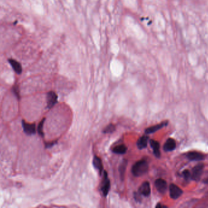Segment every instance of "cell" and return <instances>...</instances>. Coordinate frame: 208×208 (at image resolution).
Segmentation results:
<instances>
[{"label": "cell", "instance_id": "obj_1", "mask_svg": "<svg viewBox=\"0 0 208 208\" xmlns=\"http://www.w3.org/2000/svg\"><path fill=\"white\" fill-rule=\"evenodd\" d=\"M148 163L145 159H142L136 163L131 168V172L134 176L138 177L145 175L148 171Z\"/></svg>", "mask_w": 208, "mask_h": 208}, {"label": "cell", "instance_id": "obj_2", "mask_svg": "<svg viewBox=\"0 0 208 208\" xmlns=\"http://www.w3.org/2000/svg\"><path fill=\"white\" fill-rule=\"evenodd\" d=\"M204 164H199L195 165L193 168L191 173V178L194 181H199L201 179L203 173V169H204Z\"/></svg>", "mask_w": 208, "mask_h": 208}, {"label": "cell", "instance_id": "obj_3", "mask_svg": "<svg viewBox=\"0 0 208 208\" xmlns=\"http://www.w3.org/2000/svg\"><path fill=\"white\" fill-rule=\"evenodd\" d=\"M111 187L110 181L107 176V173L106 171L103 172V180L101 190L104 197H106L109 194V192Z\"/></svg>", "mask_w": 208, "mask_h": 208}, {"label": "cell", "instance_id": "obj_4", "mask_svg": "<svg viewBox=\"0 0 208 208\" xmlns=\"http://www.w3.org/2000/svg\"><path fill=\"white\" fill-rule=\"evenodd\" d=\"M169 192H170V197L173 199H178L183 194L182 189L174 184H171L169 186Z\"/></svg>", "mask_w": 208, "mask_h": 208}, {"label": "cell", "instance_id": "obj_5", "mask_svg": "<svg viewBox=\"0 0 208 208\" xmlns=\"http://www.w3.org/2000/svg\"><path fill=\"white\" fill-rule=\"evenodd\" d=\"M58 97L55 92L50 91L47 95V107L48 109H51L58 103Z\"/></svg>", "mask_w": 208, "mask_h": 208}, {"label": "cell", "instance_id": "obj_6", "mask_svg": "<svg viewBox=\"0 0 208 208\" xmlns=\"http://www.w3.org/2000/svg\"><path fill=\"white\" fill-rule=\"evenodd\" d=\"M186 157L190 160L199 161L204 160L206 156L204 154L198 151H190L186 154Z\"/></svg>", "mask_w": 208, "mask_h": 208}, {"label": "cell", "instance_id": "obj_7", "mask_svg": "<svg viewBox=\"0 0 208 208\" xmlns=\"http://www.w3.org/2000/svg\"><path fill=\"white\" fill-rule=\"evenodd\" d=\"M155 186L158 191L160 194H165L168 188L167 182L161 178L157 179L155 181Z\"/></svg>", "mask_w": 208, "mask_h": 208}, {"label": "cell", "instance_id": "obj_8", "mask_svg": "<svg viewBox=\"0 0 208 208\" xmlns=\"http://www.w3.org/2000/svg\"><path fill=\"white\" fill-rule=\"evenodd\" d=\"M22 127L23 128L24 132L28 135H33L35 134V125L34 123L29 124L24 120L22 121Z\"/></svg>", "mask_w": 208, "mask_h": 208}, {"label": "cell", "instance_id": "obj_9", "mask_svg": "<svg viewBox=\"0 0 208 208\" xmlns=\"http://www.w3.org/2000/svg\"><path fill=\"white\" fill-rule=\"evenodd\" d=\"M168 123V121H163V122L159 123V124H158V125H156L155 126H152L151 127H149V128H147V129H145V133L146 134H152V133H155V132L158 131V130L164 128V126H167Z\"/></svg>", "mask_w": 208, "mask_h": 208}, {"label": "cell", "instance_id": "obj_10", "mask_svg": "<svg viewBox=\"0 0 208 208\" xmlns=\"http://www.w3.org/2000/svg\"><path fill=\"white\" fill-rule=\"evenodd\" d=\"M138 192L145 197H148L151 193V187L150 184L148 182L145 181L142 184L138 189Z\"/></svg>", "mask_w": 208, "mask_h": 208}, {"label": "cell", "instance_id": "obj_11", "mask_svg": "<svg viewBox=\"0 0 208 208\" xmlns=\"http://www.w3.org/2000/svg\"><path fill=\"white\" fill-rule=\"evenodd\" d=\"M176 147V141L172 138H169L167 140L164 145V150L165 151H173Z\"/></svg>", "mask_w": 208, "mask_h": 208}, {"label": "cell", "instance_id": "obj_12", "mask_svg": "<svg viewBox=\"0 0 208 208\" xmlns=\"http://www.w3.org/2000/svg\"><path fill=\"white\" fill-rule=\"evenodd\" d=\"M150 144L151 147L152 148L153 150V153L155 156L159 158L160 157V144L159 143L155 140H150Z\"/></svg>", "mask_w": 208, "mask_h": 208}, {"label": "cell", "instance_id": "obj_13", "mask_svg": "<svg viewBox=\"0 0 208 208\" xmlns=\"http://www.w3.org/2000/svg\"><path fill=\"white\" fill-rule=\"evenodd\" d=\"M8 61L15 73L18 75H20L22 72V67L21 64L18 62L17 60L13 59H9Z\"/></svg>", "mask_w": 208, "mask_h": 208}, {"label": "cell", "instance_id": "obj_14", "mask_svg": "<svg viewBox=\"0 0 208 208\" xmlns=\"http://www.w3.org/2000/svg\"><path fill=\"white\" fill-rule=\"evenodd\" d=\"M149 137L147 135H144L138 138L137 142V146L139 150H142L147 148L148 145Z\"/></svg>", "mask_w": 208, "mask_h": 208}, {"label": "cell", "instance_id": "obj_15", "mask_svg": "<svg viewBox=\"0 0 208 208\" xmlns=\"http://www.w3.org/2000/svg\"><path fill=\"white\" fill-rule=\"evenodd\" d=\"M92 164H93L94 167L99 171V174H102L103 170V166L101 159L97 156H95L94 157L93 161H92Z\"/></svg>", "mask_w": 208, "mask_h": 208}, {"label": "cell", "instance_id": "obj_16", "mask_svg": "<svg viewBox=\"0 0 208 208\" xmlns=\"http://www.w3.org/2000/svg\"><path fill=\"white\" fill-rule=\"evenodd\" d=\"M127 151V147L125 145H120L116 146L113 150L112 151L117 155H123L125 154Z\"/></svg>", "mask_w": 208, "mask_h": 208}, {"label": "cell", "instance_id": "obj_17", "mask_svg": "<svg viewBox=\"0 0 208 208\" xmlns=\"http://www.w3.org/2000/svg\"><path fill=\"white\" fill-rule=\"evenodd\" d=\"M128 164V161L126 159H124L121 163L120 167H119V172L120 174V177L121 179L123 180L124 179V176H125V173L126 171V168Z\"/></svg>", "mask_w": 208, "mask_h": 208}, {"label": "cell", "instance_id": "obj_18", "mask_svg": "<svg viewBox=\"0 0 208 208\" xmlns=\"http://www.w3.org/2000/svg\"><path fill=\"white\" fill-rule=\"evenodd\" d=\"M115 131V126L114 125L110 124L107 125L103 131L104 134H111Z\"/></svg>", "mask_w": 208, "mask_h": 208}, {"label": "cell", "instance_id": "obj_19", "mask_svg": "<svg viewBox=\"0 0 208 208\" xmlns=\"http://www.w3.org/2000/svg\"><path fill=\"white\" fill-rule=\"evenodd\" d=\"M45 121V119H43L42 120L38 123V128H37V131L38 134H39L41 137H43L44 136V133H43V125H44V123Z\"/></svg>", "mask_w": 208, "mask_h": 208}, {"label": "cell", "instance_id": "obj_20", "mask_svg": "<svg viewBox=\"0 0 208 208\" xmlns=\"http://www.w3.org/2000/svg\"><path fill=\"white\" fill-rule=\"evenodd\" d=\"M182 176L184 177V178L186 180H187V181H189L190 179L192 180V178H191V173H190V171L188 170H184L182 172Z\"/></svg>", "mask_w": 208, "mask_h": 208}, {"label": "cell", "instance_id": "obj_21", "mask_svg": "<svg viewBox=\"0 0 208 208\" xmlns=\"http://www.w3.org/2000/svg\"><path fill=\"white\" fill-rule=\"evenodd\" d=\"M203 182L204 184H208V171H206L204 173V176L203 177Z\"/></svg>", "mask_w": 208, "mask_h": 208}, {"label": "cell", "instance_id": "obj_22", "mask_svg": "<svg viewBox=\"0 0 208 208\" xmlns=\"http://www.w3.org/2000/svg\"><path fill=\"white\" fill-rule=\"evenodd\" d=\"M141 194L138 192V193H134V198L136 199V201L140 202H141Z\"/></svg>", "mask_w": 208, "mask_h": 208}, {"label": "cell", "instance_id": "obj_23", "mask_svg": "<svg viewBox=\"0 0 208 208\" xmlns=\"http://www.w3.org/2000/svg\"><path fill=\"white\" fill-rule=\"evenodd\" d=\"M55 143H56L55 142H53L51 143H50V142L46 143H45V147L46 148H50V147H53V146L55 144Z\"/></svg>", "mask_w": 208, "mask_h": 208}, {"label": "cell", "instance_id": "obj_24", "mask_svg": "<svg viewBox=\"0 0 208 208\" xmlns=\"http://www.w3.org/2000/svg\"><path fill=\"white\" fill-rule=\"evenodd\" d=\"M13 92H14V94L17 95V97H18V96H19V94H18V89H17L16 87H14V89H13Z\"/></svg>", "mask_w": 208, "mask_h": 208}, {"label": "cell", "instance_id": "obj_25", "mask_svg": "<svg viewBox=\"0 0 208 208\" xmlns=\"http://www.w3.org/2000/svg\"><path fill=\"white\" fill-rule=\"evenodd\" d=\"M156 207H159V208H161V207H167V206H163V205H161L160 203H158L157 205H156Z\"/></svg>", "mask_w": 208, "mask_h": 208}]
</instances>
